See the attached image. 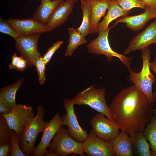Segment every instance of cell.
<instances>
[{
	"label": "cell",
	"instance_id": "cell-1",
	"mask_svg": "<svg viewBox=\"0 0 156 156\" xmlns=\"http://www.w3.org/2000/svg\"><path fill=\"white\" fill-rule=\"evenodd\" d=\"M143 92L134 85L122 90L109 108L113 121L129 134L143 132L152 117V109Z\"/></svg>",
	"mask_w": 156,
	"mask_h": 156
},
{
	"label": "cell",
	"instance_id": "cell-2",
	"mask_svg": "<svg viewBox=\"0 0 156 156\" xmlns=\"http://www.w3.org/2000/svg\"><path fill=\"white\" fill-rule=\"evenodd\" d=\"M37 114L28 123L20 136L19 144L25 156L31 155L39 134L43 133L47 122L44 120L45 110L42 105L36 107Z\"/></svg>",
	"mask_w": 156,
	"mask_h": 156
},
{
	"label": "cell",
	"instance_id": "cell-3",
	"mask_svg": "<svg viewBox=\"0 0 156 156\" xmlns=\"http://www.w3.org/2000/svg\"><path fill=\"white\" fill-rule=\"evenodd\" d=\"M142 68L138 73L129 70L131 81L144 94L152 107L155 102L152 86L155 81V77L150 70L151 52L148 48L142 51Z\"/></svg>",
	"mask_w": 156,
	"mask_h": 156
},
{
	"label": "cell",
	"instance_id": "cell-4",
	"mask_svg": "<svg viewBox=\"0 0 156 156\" xmlns=\"http://www.w3.org/2000/svg\"><path fill=\"white\" fill-rule=\"evenodd\" d=\"M105 90L92 85L79 92L71 101L75 105H86L113 120L109 107L105 99Z\"/></svg>",
	"mask_w": 156,
	"mask_h": 156
},
{
	"label": "cell",
	"instance_id": "cell-5",
	"mask_svg": "<svg viewBox=\"0 0 156 156\" xmlns=\"http://www.w3.org/2000/svg\"><path fill=\"white\" fill-rule=\"evenodd\" d=\"M116 25L114 24L109 27L107 31L100 32L96 38L90 41L88 44L87 49L90 53L105 55L109 62L113 60V57L118 58L129 70L132 69L131 64L133 57L126 56L115 51L111 48L109 42L108 36L109 31Z\"/></svg>",
	"mask_w": 156,
	"mask_h": 156
},
{
	"label": "cell",
	"instance_id": "cell-6",
	"mask_svg": "<svg viewBox=\"0 0 156 156\" xmlns=\"http://www.w3.org/2000/svg\"><path fill=\"white\" fill-rule=\"evenodd\" d=\"M48 150L56 156H67L70 154L84 156L82 143L73 139L67 129L61 127L51 141Z\"/></svg>",
	"mask_w": 156,
	"mask_h": 156
},
{
	"label": "cell",
	"instance_id": "cell-7",
	"mask_svg": "<svg viewBox=\"0 0 156 156\" xmlns=\"http://www.w3.org/2000/svg\"><path fill=\"white\" fill-rule=\"evenodd\" d=\"M31 106L16 104L9 113L2 114L10 128L20 136L29 121L34 115Z\"/></svg>",
	"mask_w": 156,
	"mask_h": 156
},
{
	"label": "cell",
	"instance_id": "cell-8",
	"mask_svg": "<svg viewBox=\"0 0 156 156\" xmlns=\"http://www.w3.org/2000/svg\"><path fill=\"white\" fill-rule=\"evenodd\" d=\"M41 34L20 36L15 39V47L21 56L28 61L29 67L35 66L36 61L41 57L38 49V42Z\"/></svg>",
	"mask_w": 156,
	"mask_h": 156
},
{
	"label": "cell",
	"instance_id": "cell-9",
	"mask_svg": "<svg viewBox=\"0 0 156 156\" xmlns=\"http://www.w3.org/2000/svg\"><path fill=\"white\" fill-rule=\"evenodd\" d=\"M74 103L68 98L63 101V105L66 112L62 117V126L68 127L70 136L78 142H83L88 135L87 131L83 129L79 124L74 110Z\"/></svg>",
	"mask_w": 156,
	"mask_h": 156
},
{
	"label": "cell",
	"instance_id": "cell-10",
	"mask_svg": "<svg viewBox=\"0 0 156 156\" xmlns=\"http://www.w3.org/2000/svg\"><path fill=\"white\" fill-rule=\"evenodd\" d=\"M83 151L89 156H116L110 141H106L97 136L92 129L82 143Z\"/></svg>",
	"mask_w": 156,
	"mask_h": 156
},
{
	"label": "cell",
	"instance_id": "cell-11",
	"mask_svg": "<svg viewBox=\"0 0 156 156\" xmlns=\"http://www.w3.org/2000/svg\"><path fill=\"white\" fill-rule=\"evenodd\" d=\"M101 113L96 114L90 120L92 129L98 136L111 141L120 133L118 127L112 120Z\"/></svg>",
	"mask_w": 156,
	"mask_h": 156
},
{
	"label": "cell",
	"instance_id": "cell-12",
	"mask_svg": "<svg viewBox=\"0 0 156 156\" xmlns=\"http://www.w3.org/2000/svg\"><path fill=\"white\" fill-rule=\"evenodd\" d=\"M62 126V119L57 112L48 122L43 132L42 138L31 155L32 156H43L51 141Z\"/></svg>",
	"mask_w": 156,
	"mask_h": 156
},
{
	"label": "cell",
	"instance_id": "cell-13",
	"mask_svg": "<svg viewBox=\"0 0 156 156\" xmlns=\"http://www.w3.org/2000/svg\"><path fill=\"white\" fill-rule=\"evenodd\" d=\"M153 43H156V19L133 38L123 55H125L135 51H142Z\"/></svg>",
	"mask_w": 156,
	"mask_h": 156
},
{
	"label": "cell",
	"instance_id": "cell-14",
	"mask_svg": "<svg viewBox=\"0 0 156 156\" xmlns=\"http://www.w3.org/2000/svg\"><path fill=\"white\" fill-rule=\"evenodd\" d=\"M7 20L19 36L48 31L46 25L40 23L33 18L25 19L11 18Z\"/></svg>",
	"mask_w": 156,
	"mask_h": 156
},
{
	"label": "cell",
	"instance_id": "cell-15",
	"mask_svg": "<svg viewBox=\"0 0 156 156\" xmlns=\"http://www.w3.org/2000/svg\"><path fill=\"white\" fill-rule=\"evenodd\" d=\"M144 9V12L140 14L122 17L114 24L116 25L119 23H125L126 27L135 31L142 29L148 21L156 18V6L145 7Z\"/></svg>",
	"mask_w": 156,
	"mask_h": 156
},
{
	"label": "cell",
	"instance_id": "cell-16",
	"mask_svg": "<svg viewBox=\"0 0 156 156\" xmlns=\"http://www.w3.org/2000/svg\"><path fill=\"white\" fill-rule=\"evenodd\" d=\"M75 3L73 0L63 1L54 11L47 24L48 31L63 24L73 11Z\"/></svg>",
	"mask_w": 156,
	"mask_h": 156
},
{
	"label": "cell",
	"instance_id": "cell-17",
	"mask_svg": "<svg viewBox=\"0 0 156 156\" xmlns=\"http://www.w3.org/2000/svg\"><path fill=\"white\" fill-rule=\"evenodd\" d=\"M129 134L121 131L110 141L116 156H132L133 144Z\"/></svg>",
	"mask_w": 156,
	"mask_h": 156
},
{
	"label": "cell",
	"instance_id": "cell-18",
	"mask_svg": "<svg viewBox=\"0 0 156 156\" xmlns=\"http://www.w3.org/2000/svg\"><path fill=\"white\" fill-rule=\"evenodd\" d=\"M130 12L123 10L116 2L110 0L107 14L103 20L99 23L95 33L99 34L101 32L107 31L112 21L118 17L127 16Z\"/></svg>",
	"mask_w": 156,
	"mask_h": 156
},
{
	"label": "cell",
	"instance_id": "cell-19",
	"mask_svg": "<svg viewBox=\"0 0 156 156\" xmlns=\"http://www.w3.org/2000/svg\"><path fill=\"white\" fill-rule=\"evenodd\" d=\"M64 0H41L40 4L33 18L43 25H47L52 13Z\"/></svg>",
	"mask_w": 156,
	"mask_h": 156
},
{
	"label": "cell",
	"instance_id": "cell-20",
	"mask_svg": "<svg viewBox=\"0 0 156 156\" xmlns=\"http://www.w3.org/2000/svg\"><path fill=\"white\" fill-rule=\"evenodd\" d=\"M91 8V28L92 33L95 32L99 22L104 16L110 4V0H85Z\"/></svg>",
	"mask_w": 156,
	"mask_h": 156
},
{
	"label": "cell",
	"instance_id": "cell-21",
	"mask_svg": "<svg viewBox=\"0 0 156 156\" xmlns=\"http://www.w3.org/2000/svg\"><path fill=\"white\" fill-rule=\"evenodd\" d=\"M23 81V79L21 78L16 83L1 88L0 90V102L11 108L15 105L16 104V92Z\"/></svg>",
	"mask_w": 156,
	"mask_h": 156
},
{
	"label": "cell",
	"instance_id": "cell-22",
	"mask_svg": "<svg viewBox=\"0 0 156 156\" xmlns=\"http://www.w3.org/2000/svg\"><path fill=\"white\" fill-rule=\"evenodd\" d=\"M129 137L139 156H151L150 146L144 136L143 132L129 134Z\"/></svg>",
	"mask_w": 156,
	"mask_h": 156
},
{
	"label": "cell",
	"instance_id": "cell-23",
	"mask_svg": "<svg viewBox=\"0 0 156 156\" xmlns=\"http://www.w3.org/2000/svg\"><path fill=\"white\" fill-rule=\"evenodd\" d=\"M80 3L83 19L81 25L76 29L78 32L86 36L92 34L91 28V8L85 0H81Z\"/></svg>",
	"mask_w": 156,
	"mask_h": 156
},
{
	"label": "cell",
	"instance_id": "cell-24",
	"mask_svg": "<svg viewBox=\"0 0 156 156\" xmlns=\"http://www.w3.org/2000/svg\"><path fill=\"white\" fill-rule=\"evenodd\" d=\"M69 35L68 44L64 54L65 56H71L74 51L79 46L87 43L85 36L78 32L74 27L68 29Z\"/></svg>",
	"mask_w": 156,
	"mask_h": 156
},
{
	"label": "cell",
	"instance_id": "cell-25",
	"mask_svg": "<svg viewBox=\"0 0 156 156\" xmlns=\"http://www.w3.org/2000/svg\"><path fill=\"white\" fill-rule=\"evenodd\" d=\"M144 135L149 142L151 151L156 152V116H152L144 131Z\"/></svg>",
	"mask_w": 156,
	"mask_h": 156
},
{
	"label": "cell",
	"instance_id": "cell-26",
	"mask_svg": "<svg viewBox=\"0 0 156 156\" xmlns=\"http://www.w3.org/2000/svg\"><path fill=\"white\" fill-rule=\"evenodd\" d=\"M11 145L10 156H25L19 144L20 136L14 130L11 129L10 133Z\"/></svg>",
	"mask_w": 156,
	"mask_h": 156
},
{
	"label": "cell",
	"instance_id": "cell-27",
	"mask_svg": "<svg viewBox=\"0 0 156 156\" xmlns=\"http://www.w3.org/2000/svg\"><path fill=\"white\" fill-rule=\"evenodd\" d=\"M11 129L2 114H0V145L11 143L10 133Z\"/></svg>",
	"mask_w": 156,
	"mask_h": 156
},
{
	"label": "cell",
	"instance_id": "cell-28",
	"mask_svg": "<svg viewBox=\"0 0 156 156\" xmlns=\"http://www.w3.org/2000/svg\"><path fill=\"white\" fill-rule=\"evenodd\" d=\"M116 2L124 10L130 11L135 8H142L145 7L143 3L139 0H110Z\"/></svg>",
	"mask_w": 156,
	"mask_h": 156
},
{
	"label": "cell",
	"instance_id": "cell-29",
	"mask_svg": "<svg viewBox=\"0 0 156 156\" xmlns=\"http://www.w3.org/2000/svg\"><path fill=\"white\" fill-rule=\"evenodd\" d=\"M0 32L8 35L14 39L19 36V34L8 22L7 20L0 18Z\"/></svg>",
	"mask_w": 156,
	"mask_h": 156
},
{
	"label": "cell",
	"instance_id": "cell-30",
	"mask_svg": "<svg viewBox=\"0 0 156 156\" xmlns=\"http://www.w3.org/2000/svg\"><path fill=\"white\" fill-rule=\"evenodd\" d=\"M46 65L42 57L38 58L35 62V66L37 72L38 81L41 85L43 84L46 80Z\"/></svg>",
	"mask_w": 156,
	"mask_h": 156
},
{
	"label": "cell",
	"instance_id": "cell-31",
	"mask_svg": "<svg viewBox=\"0 0 156 156\" xmlns=\"http://www.w3.org/2000/svg\"><path fill=\"white\" fill-rule=\"evenodd\" d=\"M63 43V41L58 40L48 49L47 52L42 57L46 65L50 61L54 53Z\"/></svg>",
	"mask_w": 156,
	"mask_h": 156
},
{
	"label": "cell",
	"instance_id": "cell-32",
	"mask_svg": "<svg viewBox=\"0 0 156 156\" xmlns=\"http://www.w3.org/2000/svg\"><path fill=\"white\" fill-rule=\"evenodd\" d=\"M11 150V143L0 145V156H10Z\"/></svg>",
	"mask_w": 156,
	"mask_h": 156
},
{
	"label": "cell",
	"instance_id": "cell-33",
	"mask_svg": "<svg viewBox=\"0 0 156 156\" xmlns=\"http://www.w3.org/2000/svg\"><path fill=\"white\" fill-rule=\"evenodd\" d=\"M28 67H29L28 61L21 56L16 69L18 71L23 72Z\"/></svg>",
	"mask_w": 156,
	"mask_h": 156
},
{
	"label": "cell",
	"instance_id": "cell-34",
	"mask_svg": "<svg viewBox=\"0 0 156 156\" xmlns=\"http://www.w3.org/2000/svg\"><path fill=\"white\" fill-rule=\"evenodd\" d=\"M21 56H19L15 53L11 57V62L8 66L9 68L11 69H16L17 65L20 61Z\"/></svg>",
	"mask_w": 156,
	"mask_h": 156
},
{
	"label": "cell",
	"instance_id": "cell-35",
	"mask_svg": "<svg viewBox=\"0 0 156 156\" xmlns=\"http://www.w3.org/2000/svg\"><path fill=\"white\" fill-rule=\"evenodd\" d=\"M151 69L155 73L156 76V57L150 63ZM154 102L156 103V89L155 92L153 93Z\"/></svg>",
	"mask_w": 156,
	"mask_h": 156
},
{
	"label": "cell",
	"instance_id": "cell-36",
	"mask_svg": "<svg viewBox=\"0 0 156 156\" xmlns=\"http://www.w3.org/2000/svg\"><path fill=\"white\" fill-rule=\"evenodd\" d=\"M11 110V108L0 102V114H3L9 113L10 112Z\"/></svg>",
	"mask_w": 156,
	"mask_h": 156
},
{
	"label": "cell",
	"instance_id": "cell-37",
	"mask_svg": "<svg viewBox=\"0 0 156 156\" xmlns=\"http://www.w3.org/2000/svg\"><path fill=\"white\" fill-rule=\"evenodd\" d=\"M144 4V7L156 6V0H139Z\"/></svg>",
	"mask_w": 156,
	"mask_h": 156
},
{
	"label": "cell",
	"instance_id": "cell-38",
	"mask_svg": "<svg viewBox=\"0 0 156 156\" xmlns=\"http://www.w3.org/2000/svg\"><path fill=\"white\" fill-rule=\"evenodd\" d=\"M44 155L45 156H56V155L48 150H47Z\"/></svg>",
	"mask_w": 156,
	"mask_h": 156
},
{
	"label": "cell",
	"instance_id": "cell-39",
	"mask_svg": "<svg viewBox=\"0 0 156 156\" xmlns=\"http://www.w3.org/2000/svg\"><path fill=\"white\" fill-rule=\"evenodd\" d=\"M151 156H156V152L151 151Z\"/></svg>",
	"mask_w": 156,
	"mask_h": 156
},
{
	"label": "cell",
	"instance_id": "cell-40",
	"mask_svg": "<svg viewBox=\"0 0 156 156\" xmlns=\"http://www.w3.org/2000/svg\"><path fill=\"white\" fill-rule=\"evenodd\" d=\"M152 111L153 113L156 115V109H152Z\"/></svg>",
	"mask_w": 156,
	"mask_h": 156
},
{
	"label": "cell",
	"instance_id": "cell-41",
	"mask_svg": "<svg viewBox=\"0 0 156 156\" xmlns=\"http://www.w3.org/2000/svg\"><path fill=\"white\" fill-rule=\"evenodd\" d=\"M75 3L78 1L79 0H73Z\"/></svg>",
	"mask_w": 156,
	"mask_h": 156
},
{
	"label": "cell",
	"instance_id": "cell-42",
	"mask_svg": "<svg viewBox=\"0 0 156 156\" xmlns=\"http://www.w3.org/2000/svg\"><path fill=\"white\" fill-rule=\"evenodd\" d=\"M27 1H31L32 0H27Z\"/></svg>",
	"mask_w": 156,
	"mask_h": 156
},
{
	"label": "cell",
	"instance_id": "cell-43",
	"mask_svg": "<svg viewBox=\"0 0 156 156\" xmlns=\"http://www.w3.org/2000/svg\"><path fill=\"white\" fill-rule=\"evenodd\" d=\"M98 0V1H102V0Z\"/></svg>",
	"mask_w": 156,
	"mask_h": 156
}]
</instances>
